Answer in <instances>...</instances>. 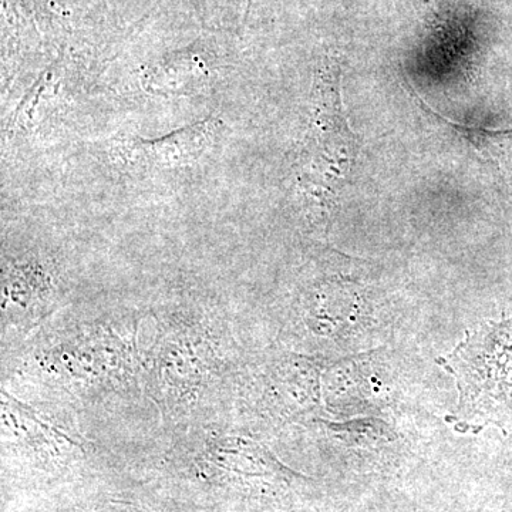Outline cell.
Here are the masks:
<instances>
[{
  "instance_id": "cell-1",
  "label": "cell",
  "mask_w": 512,
  "mask_h": 512,
  "mask_svg": "<svg viewBox=\"0 0 512 512\" xmlns=\"http://www.w3.org/2000/svg\"><path fill=\"white\" fill-rule=\"evenodd\" d=\"M439 363L456 379L458 421H494L512 414V320L468 333Z\"/></svg>"
},
{
  "instance_id": "cell-3",
  "label": "cell",
  "mask_w": 512,
  "mask_h": 512,
  "mask_svg": "<svg viewBox=\"0 0 512 512\" xmlns=\"http://www.w3.org/2000/svg\"><path fill=\"white\" fill-rule=\"evenodd\" d=\"M220 121L207 120L160 140L144 141L137 138L119 140L111 148L113 157L127 164L141 167H167L188 163L191 158L201 156L208 144L214 140Z\"/></svg>"
},
{
  "instance_id": "cell-2",
  "label": "cell",
  "mask_w": 512,
  "mask_h": 512,
  "mask_svg": "<svg viewBox=\"0 0 512 512\" xmlns=\"http://www.w3.org/2000/svg\"><path fill=\"white\" fill-rule=\"evenodd\" d=\"M339 76H323L319 106L301 157L303 190L320 201L340 190L355 161V134L340 100Z\"/></svg>"
}]
</instances>
